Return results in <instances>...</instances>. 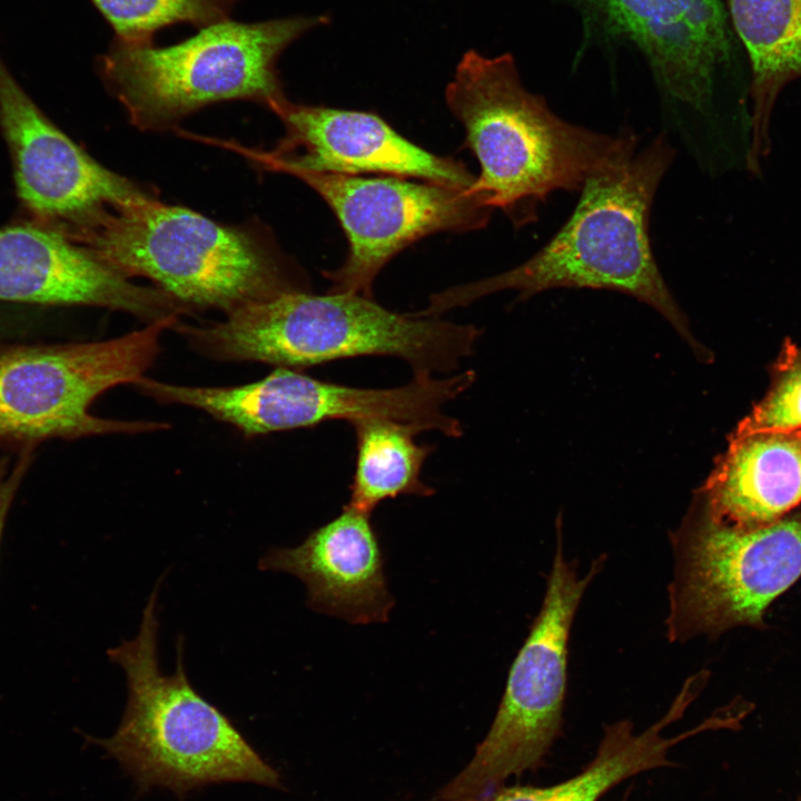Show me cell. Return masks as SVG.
<instances>
[{"instance_id":"cell-17","label":"cell","mask_w":801,"mask_h":801,"mask_svg":"<svg viewBox=\"0 0 801 801\" xmlns=\"http://www.w3.org/2000/svg\"><path fill=\"white\" fill-rule=\"evenodd\" d=\"M695 500L715 522L754 527L801 504V429L732 432Z\"/></svg>"},{"instance_id":"cell-2","label":"cell","mask_w":801,"mask_h":801,"mask_svg":"<svg viewBox=\"0 0 801 801\" xmlns=\"http://www.w3.org/2000/svg\"><path fill=\"white\" fill-rule=\"evenodd\" d=\"M176 330L196 353L220 362H258L300 370L365 356L396 357L414 376L452 373L481 336L471 324L396 313L354 294L294 291Z\"/></svg>"},{"instance_id":"cell-18","label":"cell","mask_w":801,"mask_h":801,"mask_svg":"<svg viewBox=\"0 0 801 801\" xmlns=\"http://www.w3.org/2000/svg\"><path fill=\"white\" fill-rule=\"evenodd\" d=\"M349 424L355 433L356 459L347 506L370 515L387 498L435 494V488L421 478L435 447L415 441L419 428L378 416L358 417Z\"/></svg>"},{"instance_id":"cell-19","label":"cell","mask_w":801,"mask_h":801,"mask_svg":"<svg viewBox=\"0 0 801 801\" xmlns=\"http://www.w3.org/2000/svg\"><path fill=\"white\" fill-rule=\"evenodd\" d=\"M748 52L755 97L768 99L801 77V0H726Z\"/></svg>"},{"instance_id":"cell-6","label":"cell","mask_w":801,"mask_h":801,"mask_svg":"<svg viewBox=\"0 0 801 801\" xmlns=\"http://www.w3.org/2000/svg\"><path fill=\"white\" fill-rule=\"evenodd\" d=\"M329 22L325 13L251 23L226 19L168 47L115 38L98 58V70L141 130L169 128L224 100H254L274 110L287 100L278 58L307 31Z\"/></svg>"},{"instance_id":"cell-10","label":"cell","mask_w":801,"mask_h":801,"mask_svg":"<svg viewBox=\"0 0 801 801\" xmlns=\"http://www.w3.org/2000/svg\"><path fill=\"white\" fill-rule=\"evenodd\" d=\"M466 369L445 378L414 376L393 388H360L325 382L300 370L276 367L266 377L238 386H184L144 376L134 386L160 403L179 404L207 413L247 437L306 428L334 419L350 422L378 416L421 431H437L461 437L459 421L444 406L475 382Z\"/></svg>"},{"instance_id":"cell-1","label":"cell","mask_w":801,"mask_h":801,"mask_svg":"<svg viewBox=\"0 0 801 801\" xmlns=\"http://www.w3.org/2000/svg\"><path fill=\"white\" fill-rule=\"evenodd\" d=\"M636 146L635 137L585 180L571 218L534 256L500 275L433 294L418 315L439 316L502 290L526 299L554 288L607 289L653 307L705 359L650 240L652 202L674 151L662 136L640 151Z\"/></svg>"},{"instance_id":"cell-14","label":"cell","mask_w":801,"mask_h":801,"mask_svg":"<svg viewBox=\"0 0 801 801\" xmlns=\"http://www.w3.org/2000/svg\"><path fill=\"white\" fill-rule=\"evenodd\" d=\"M0 126L12 158L18 197L40 225L65 229L146 194L56 127L1 58Z\"/></svg>"},{"instance_id":"cell-12","label":"cell","mask_w":801,"mask_h":801,"mask_svg":"<svg viewBox=\"0 0 801 801\" xmlns=\"http://www.w3.org/2000/svg\"><path fill=\"white\" fill-rule=\"evenodd\" d=\"M574 9L582 47L629 44L670 99L701 109L730 61L732 40L721 0H560Z\"/></svg>"},{"instance_id":"cell-9","label":"cell","mask_w":801,"mask_h":801,"mask_svg":"<svg viewBox=\"0 0 801 801\" xmlns=\"http://www.w3.org/2000/svg\"><path fill=\"white\" fill-rule=\"evenodd\" d=\"M671 543V642L762 626L770 604L801 577V513L735 527L713 521L694 498Z\"/></svg>"},{"instance_id":"cell-13","label":"cell","mask_w":801,"mask_h":801,"mask_svg":"<svg viewBox=\"0 0 801 801\" xmlns=\"http://www.w3.org/2000/svg\"><path fill=\"white\" fill-rule=\"evenodd\" d=\"M284 138L271 151L233 148L266 169L386 176L467 189L476 176L459 160L429 152L404 138L384 119L365 111L297 105L285 100L273 110Z\"/></svg>"},{"instance_id":"cell-21","label":"cell","mask_w":801,"mask_h":801,"mask_svg":"<svg viewBox=\"0 0 801 801\" xmlns=\"http://www.w3.org/2000/svg\"><path fill=\"white\" fill-rule=\"evenodd\" d=\"M801 429V345L785 339L764 396L738 424L734 432Z\"/></svg>"},{"instance_id":"cell-16","label":"cell","mask_w":801,"mask_h":801,"mask_svg":"<svg viewBox=\"0 0 801 801\" xmlns=\"http://www.w3.org/2000/svg\"><path fill=\"white\" fill-rule=\"evenodd\" d=\"M258 567L297 576L313 610L352 624L386 622L394 605L369 515L347 505L299 545L268 550Z\"/></svg>"},{"instance_id":"cell-5","label":"cell","mask_w":801,"mask_h":801,"mask_svg":"<svg viewBox=\"0 0 801 801\" xmlns=\"http://www.w3.org/2000/svg\"><path fill=\"white\" fill-rule=\"evenodd\" d=\"M155 585L137 635L108 650L125 672L128 696L121 722L100 745L132 777L139 791L162 787L184 799L191 790L222 782L280 788V775L218 708L191 685L176 642V669L165 674L157 652L159 620Z\"/></svg>"},{"instance_id":"cell-8","label":"cell","mask_w":801,"mask_h":801,"mask_svg":"<svg viewBox=\"0 0 801 801\" xmlns=\"http://www.w3.org/2000/svg\"><path fill=\"white\" fill-rule=\"evenodd\" d=\"M561 525L541 611L511 665L490 731L471 762L437 791V801H488L511 777L541 767L561 734L572 622L604 563L601 556L578 576L564 557Z\"/></svg>"},{"instance_id":"cell-20","label":"cell","mask_w":801,"mask_h":801,"mask_svg":"<svg viewBox=\"0 0 801 801\" xmlns=\"http://www.w3.org/2000/svg\"><path fill=\"white\" fill-rule=\"evenodd\" d=\"M123 41H152L156 31L176 23L199 28L229 19L239 0H90Z\"/></svg>"},{"instance_id":"cell-4","label":"cell","mask_w":801,"mask_h":801,"mask_svg":"<svg viewBox=\"0 0 801 801\" xmlns=\"http://www.w3.org/2000/svg\"><path fill=\"white\" fill-rule=\"evenodd\" d=\"M127 277L150 279L187 310L230 314L308 283L258 234L221 225L149 194L62 231Z\"/></svg>"},{"instance_id":"cell-22","label":"cell","mask_w":801,"mask_h":801,"mask_svg":"<svg viewBox=\"0 0 801 801\" xmlns=\"http://www.w3.org/2000/svg\"><path fill=\"white\" fill-rule=\"evenodd\" d=\"M31 452H23L14 462L0 457V541L4 522L19 485L27 472Z\"/></svg>"},{"instance_id":"cell-11","label":"cell","mask_w":801,"mask_h":801,"mask_svg":"<svg viewBox=\"0 0 801 801\" xmlns=\"http://www.w3.org/2000/svg\"><path fill=\"white\" fill-rule=\"evenodd\" d=\"M337 217L348 240L344 263L324 273L329 293L373 297L379 271L399 251L428 235L484 228L493 209L471 191L400 177L290 170Z\"/></svg>"},{"instance_id":"cell-7","label":"cell","mask_w":801,"mask_h":801,"mask_svg":"<svg viewBox=\"0 0 801 801\" xmlns=\"http://www.w3.org/2000/svg\"><path fill=\"white\" fill-rule=\"evenodd\" d=\"M178 320L169 317L107 340L0 347V449L168 428L99 417L90 407L108 389L144 377L160 353L161 335Z\"/></svg>"},{"instance_id":"cell-23","label":"cell","mask_w":801,"mask_h":801,"mask_svg":"<svg viewBox=\"0 0 801 801\" xmlns=\"http://www.w3.org/2000/svg\"><path fill=\"white\" fill-rule=\"evenodd\" d=\"M797 801H801V797Z\"/></svg>"},{"instance_id":"cell-3","label":"cell","mask_w":801,"mask_h":801,"mask_svg":"<svg viewBox=\"0 0 801 801\" xmlns=\"http://www.w3.org/2000/svg\"><path fill=\"white\" fill-rule=\"evenodd\" d=\"M445 101L481 167L471 191L493 210H503L516 227L533 222L550 194L581 190L636 137L564 121L523 86L510 53L466 51L445 89Z\"/></svg>"},{"instance_id":"cell-15","label":"cell","mask_w":801,"mask_h":801,"mask_svg":"<svg viewBox=\"0 0 801 801\" xmlns=\"http://www.w3.org/2000/svg\"><path fill=\"white\" fill-rule=\"evenodd\" d=\"M0 301L103 307L147 324L187 313L161 289L134 284L85 246L40 224L0 229Z\"/></svg>"}]
</instances>
